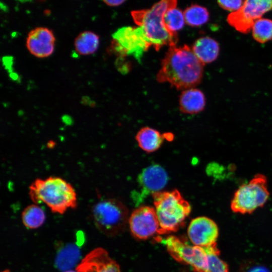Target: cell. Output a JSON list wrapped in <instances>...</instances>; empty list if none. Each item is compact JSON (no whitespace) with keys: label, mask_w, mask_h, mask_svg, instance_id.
Instances as JSON below:
<instances>
[{"label":"cell","mask_w":272,"mask_h":272,"mask_svg":"<svg viewBox=\"0 0 272 272\" xmlns=\"http://www.w3.org/2000/svg\"><path fill=\"white\" fill-rule=\"evenodd\" d=\"M123 0L104 1L103 2L107 5L111 7L118 6L123 3Z\"/></svg>","instance_id":"83f0119b"},{"label":"cell","mask_w":272,"mask_h":272,"mask_svg":"<svg viewBox=\"0 0 272 272\" xmlns=\"http://www.w3.org/2000/svg\"><path fill=\"white\" fill-rule=\"evenodd\" d=\"M185 23L192 27H199L207 23L209 20L208 10L198 5H191L183 12Z\"/></svg>","instance_id":"44dd1931"},{"label":"cell","mask_w":272,"mask_h":272,"mask_svg":"<svg viewBox=\"0 0 272 272\" xmlns=\"http://www.w3.org/2000/svg\"><path fill=\"white\" fill-rule=\"evenodd\" d=\"M11 78L13 79V80H17L18 78V76L17 75V74H15L14 73H11V74L10 75Z\"/></svg>","instance_id":"f1b7e54d"},{"label":"cell","mask_w":272,"mask_h":272,"mask_svg":"<svg viewBox=\"0 0 272 272\" xmlns=\"http://www.w3.org/2000/svg\"><path fill=\"white\" fill-rule=\"evenodd\" d=\"M245 1H218V5L223 9L234 12L239 10L243 5Z\"/></svg>","instance_id":"d4e9b609"},{"label":"cell","mask_w":272,"mask_h":272,"mask_svg":"<svg viewBox=\"0 0 272 272\" xmlns=\"http://www.w3.org/2000/svg\"><path fill=\"white\" fill-rule=\"evenodd\" d=\"M161 242L176 260L190 265L196 272H207L208 260L205 248L189 244L173 235L167 237Z\"/></svg>","instance_id":"ba28073f"},{"label":"cell","mask_w":272,"mask_h":272,"mask_svg":"<svg viewBox=\"0 0 272 272\" xmlns=\"http://www.w3.org/2000/svg\"><path fill=\"white\" fill-rule=\"evenodd\" d=\"M195 56L203 64L213 62L218 58L220 53V46L214 39L202 37L197 39L192 47Z\"/></svg>","instance_id":"2e32d148"},{"label":"cell","mask_w":272,"mask_h":272,"mask_svg":"<svg viewBox=\"0 0 272 272\" xmlns=\"http://www.w3.org/2000/svg\"><path fill=\"white\" fill-rule=\"evenodd\" d=\"M252 35L259 43H265L272 40V20L260 18L255 21L252 26Z\"/></svg>","instance_id":"603a6c76"},{"label":"cell","mask_w":272,"mask_h":272,"mask_svg":"<svg viewBox=\"0 0 272 272\" xmlns=\"http://www.w3.org/2000/svg\"><path fill=\"white\" fill-rule=\"evenodd\" d=\"M92 214L97 228L109 236L121 233L129 219L125 206L114 198L105 199L97 202L93 207Z\"/></svg>","instance_id":"5b68a950"},{"label":"cell","mask_w":272,"mask_h":272,"mask_svg":"<svg viewBox=\"0 0 272 272\" xmlns=\"http://www.w3.org/2000/svg\"><path fill=\"white\" fill-rule=\"evenodd\" d=\"M99 45V37L93 32L85 31L80 33L74 42L75 49L81 55L95 53Z\"/></svg>","instance_id":"d6986e66"},{"label":"cell","mask_w":272,"mask_h":272,"mask_svg":"<svg viewBox=\"0 0 272 272\" xmlns=\"http://www.w3.org/2000/svg\"><path fill=\"white\" fill-rule=\"evenodd\" d=\"M3 64L7 69H10L13 64V58L10 56H5L3 58Z\"/></svg>","instance_id":"4316f807"},{"label":"cell","mask_w":272,"mask_h":272,"mask_svg":"<svg viewBox=\"0 0 272 272\" xmlns=\"http://www.w3.org/2000/svg\"><path fill=\"white\" fill-rule=\"evenodd\" d=\"M187 235L192 244L207 248L216 245L219 229L213 220L206 217H198L191 221Z\"/></svg>","instance_id":"7c38bea8"},{"label":"cell","mask_w":272,"mask_h":272,"mask_svg":"<svg viewBox=\"0 0 272 272\" xmlns=\"http://www.w3.org/2000/svg\"><path fill=\"white\" fill-rule=\"evenodd\" d=\"M160 230L159 234L176 231L190 213L189 203L177 189L161 191L152 195Z\"/></svg>","instance_id":"277c9868"},{"label":"cell","mask_w":272,"mask_h":272,"mask_svg":"<svg viewBox=\"0 0 272 272\" xmlns=\"http://www.w3.org/2000/svg\"><path fill=\"white\" fill-rule=\"evenodd\" d=\"M29 196L35 204L45 203L50 210L63 214L77 205V194L69 182L57 176L37 178L29 187Z\"/></svg>","instance_id":"7a4b0ae2"},{"label":"cell","mask_w":272,"mask_h":272,"mask_svg":"<svg viewBox=\"0 0 272 272\" xmlns=\"http://www.w3.org/2000/svg\"><path fill=\"white\" fill-rule=\"evenodd\" d=\"M80 251L76 245L68 244L58 251L55 265L57 268L63 272L72 269L79 261Z\"/></svg>","instance_id":"ac0fdd59"},{"label":"cell","mask_w":272,"mask_h":272,"mask_svg":"<svg viewBox=\"0 0 272 272\" xmlns=\"http://www.w3.org/2000/svg\"><path fill=\"white\" fill-rule=\"evenodd\" d=\"M64 272H79V271H78L77 270H76L71 269V270L65 271Z\"/></svg>","instance_id":"f546056e"},{"label":"cell","mask_w":272,"mask_h":272,"mask_svg":"<svg viewBox=\"0 0 272 272\" xmlns=\"http://www.w3.org/2000/svg\"><path fill=\"white\" fill-rule=\"evenodd\" d=\"M179 103V108L182 112L194 114L201 112L204 109L206 98L201 91L191 88L182 91Z\"/></svg>","instance_id":"9a60e30c"},{"label":"cell","mask_w":272,"mask_h":272,"mask_svg":"<svg viewBox=\"0 0 272 272\" xmlns=\"http://www.w3.org/2000/svg\"><path fill=\"white\" fill-rule=\"evenodd\" d=\"M175 0H163L154 4L150 9L133 11L131 16L135 23L141 27L155 49L164 45L176 46L177 34L168 31L163 22V16L170 8L177 6Z\"/></svg>","instance_id":"3957f363"},{"label":"cell","mask_w":272,"mask_h":272,"mask_svg":"<svg viewBox=\"0 0 272 272\" xmlns=\"http://www.w3.org/2000/svg\"><path fill=\"white\" fill-rule=\"evenodd\" d=\"M45 214L37 204L30 205L22 213V222L28 228L34 229L41 226L45 221Z\"/></svg>","instance_id":"ffe728a7"},{"label":"cell","mask_w":272,"mask_h":272,"mask_svg":"<svg viewBox=\"0 0 272 272\" xmlns=\"http://www.w3.org/2000/svg\"><path fill=\"white\" fill-rule=\"evenodd\" d=\"M128 223L131 233L138 239H146L159 232L158 219L151 207H138L129 216Z\"/></svg>","instance_id":"8fae6325"},{"label":"cell","mask_w":272,"mask_h":272,"mask_svg":"<svg viewBox=\"0 0 272 272\" xmlns=\"http://www.w3.org/2000/svg\"><path fill=\"white\" fill-rule=\"evenodd\" d=\"M205 248L208 260L207 272H229L228 265L219 256L220 251L216 245Z\"/></svg>","instance_id":"cb8c5ba5"},{"label":"cell","mask_w":272,"mask_h":272,"mask_svg":"<svg viewBox=\"0 0 272 272\" xmlns=\"http://www.w3.org/2000/svg\"><path fill=\"white\" fill-rule=\"evenodd\" d=\"M168 181L164 169L159 165H152L144 169L138 179L139 190L133 194V199L139 203L148 195L161 191Z\"/></svg>","instance_id":"30bf717a"},{"label":"cell","mask_w":272,"mask_h":272,"mask_svg":"<svg viewBox=\"0 0 272 272\" xmlns=\"http://www.w3.org/2000/svg\"><path fill=\"white\" fill-rule=\"evenodd\" d=\"M203 65L187 45L169 47L162 61L157 80L168 82L178 90L193 88L201 82Z\"/></svg>","instance_id":"6da1fadb"},{"label":"cell","mask_w":272,"mask_h":272,"mask_svg":"<svg viewBox=\"0 0 272 272\" xmlns=\"http://www.w3.org/2000/svg\"><path fill=\"white\" fill-rule=\"evenodd\" d=\"M79 272H120V268L108 252L98 248L89 253L77 267Z\"/></svg>","instance_id":"5bb4252c"},{"label":"cell","mask_w":272,"mask_h":272,"mask_svg":"<svg viewBox=\"0 0 272 272\" xmlns=\"http://www.w3.org/2000/svg\"><path fill=\"white\" fill-rule=\"evenodd\" d=\"M163 22L166 29L170 33L177 34L185 23L184 13L176 6L169 8L163 16Z\"/></svg>","instance_id":"7402d4cb"},{"label":"cell","mask_w":272,"mask_h":272,"mask_svg":"<svg viewBox=\"0 0 272 272\" xmlns=\"http://www.w3.org/2000/svg\"><path fill=\"white\" fill-rule=\"evenodd\" d=\"M246 272H269V271L263 266L255 265L250 267Z\"/></svg>","instance_id":"484cf974"},{"label":"cell","mask_w":272,"mask_h":272,"mask_svg":"<svg viewBox=\"0 0 272 272\" xmlns=\"http://www.w3.org/2000/svg\"><path fill=\"white\" fill-rule=\"evenodd\" d=\"M272 10V0H246L237 11L231 13L230 21L239 32L247 34L255 21Z\"/></svg>","instance_id":"9c48e42d"},{"label":"cell","mask_w":272,"mask_h":272,"mask_svg":"<svg viewBox=\"0 0 272 272\" xmlns=\"http://www.w3.org/2000/svg\"><path fill=\"white\" fill-rule=\"evenodd\" d=\"M3 272H10L9 270H4Z\"/></svg>","instance_id":"4dcf8cb0"},{"label":"cell","mask_w":272,"mask_h":272,"mask_svg":"<svg viewBox=\"0 0 272 272\" xmlns=\"http://www.w3.org/2000/svg\"><path fill=\"white\" fill-rule=\"evenodd\" d=\"M269 195L266 177L263 174H257L235 192L231 202V209L235 213H251L262 207Z\"/></svg>","instance_id":"8992f818"},{"label":"cell","mask_w":272,"mask_h":272,"mask_svg":"<svg viewBox=\"0 0 272 272\" xmlns=\"http://www.w3.org/2000/svg\"><path fill=\"white\" fill-rule=\"evenodd\" d=\"M151 45L141 27L129 26L119 28L112 34L111 49L119 56L132 55L140 60Z\"/></svg>","instance_id":"52a82bcc"},{"label":"cell","mask_w":272,"mask_h":272,"mask_svg":"<svg viewBox=\"0 0 272 272\" xmlns=\"http://www.w3.org/2000/svg\"><path fill=\"white\" fill-rule=\"evenodd\" d=\"M165 135L150 127L142 128L137 133L135 139L139 146L147 153L157 150L162 144Z\"/></svg>","instance_id":"e0dca14e"},{"label":"cell","mask_w":272,"mask_h":272,"mask_svg":"<svg viewBox=\"0 0 272 272\" xmlns=\"http://www.w3.org/2000/svg\"><path fill=\"white\" fill-rule=\"evenodd\" d=\"M55 41V36L51 30L39 27L29 32L26 45L31 54L37 57L44 58L53 53Z\"/></svg>","instance_id":"4fadbf2b"}]
</instances>
